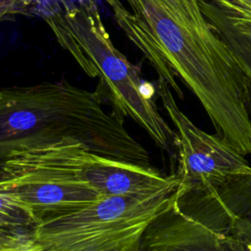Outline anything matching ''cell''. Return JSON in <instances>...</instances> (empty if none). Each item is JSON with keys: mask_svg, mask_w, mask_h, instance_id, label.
<instances>
[{"mask_svg": "<svg viewBox=\"0 0 251 251\" xmlns=\"http://www.w3.org/2000/svg\"><path fill=\"white\" fill-rule=\"evenodd\" d=\"M227 24L251 39V2L242 0H209Z\"/></svg>", "mask_w": 251, "mask_h": 251, "instance_id": "12", "label": "cell"}, {"mask_svg": "<svg viewBox=\"0 0 251 251\" xmlns=\"http://www.w3.org/2000/svg\"><path fill=\"white\" fill-rule=\"evenodd\" d=\"M138 251H248L233 236L192 220L175 207L158 216L145 230Z\"/></svg>", "mask_w": 251, "mask_h": 251, "instance_id": "9", "label": "cell"}, {"mask_svg": "<svg viewBox=\"0 0 251 251\" xmlns=\"http://www.w3.org/2000/svg\"><path fill=\"white\" fill-rule=\"evenodd\" d=\"M0 17H1V16H0Z\"/></svg>", "mask_w": 251, "mask_h": 251, "instance_id": "16", "label": "cell"}, {"mask_svg": "<svg viewBox=\"0 0 251 251\" xmlns=\"http://www.w3.org/2000/svg\"><path fill=\"white\" fill-rule=\"evenodd\" d=\"M127 38L179 97L177 76L216 134L251 155V114L243 75L198 0H104Z\"/></svg>", "mask_w": 251, "mask_h": 251, "instance_id": "1", "label": "cell"}, {"mask_svg": "<svg viewBox=\"0 0 251 251\" xmlns=\"http://www.w3.org/2000/svg\"><path fill=\"white\" fill-rule=\"evenodd\" d=\"M38 219L18 197L0 186V234L32 238Z\"/></svg>", "mask_w": 251, "mask_h": 251, "instance_id": "11", "label": "cell"}, {"mask_svg": "<svg viewBox=\"0 0 251 251\" xmlns=\"http://www.w3.org/2000/svg\"><path fill=\"white\" fill-rule=\"evenodd\" d=\"M177 184L96 202L39 223L38 251H138L151 223L174 205Z\"/></svg>", "mask_w": 251, "mask_h": 251, "instance_id": "4", "label": "cell"}, {"mask_svg": "<svg viewBox=\"0 0 251 251\" xmlns=\"http://www.w3.org/2000/svg\"><path fill=\"white\" fill-rule=\"evenodd\" d=\"M156 92L175 127L177 192L212 188L251 173L245 155L218 134L199 128L179 109L164 79L158 78Z\"/></svg>", "mask_w": 251, "mask_h": 251, "instance_id": "6", "label": "cell"}, {"mask_svg": "<svg viewBox=\"0 0 251 251\" xmlns=\"http://www.w3.org/2000/svg\"><path fill=\"white\" fill-rule=\"evenodd\" d=\"M198 3L204 17L213 30L225 42L243 75L251 114V39L233 29L209 0H198Z\"/></svg>", "mask_w": 251, "mask_h": 251, "instance_id": "10", "label": "cell"}, {"mask_svg": "<svg viewBox=\"0 0 251 251\" xmlns=\"http://www.w3.org/2000/svg\"><path fill=\"white\" fill-rule=\"evenodd\" d=\"M103 98L67 80L0 89V159L10 151L72 138L90 151L151 166L148 151Z\"/></svg>", "mask_w": 251, "mask_h": 251, "instance_id": "2", "label": "cell"}, {"mask_svg": "<svg viewBox=\"0 0 251 251\" xmlns=\"http://www.w3.org/2000/svg\"><path fill=\"white\" fill-rule=\"evenodd\" d=\"M2 160L87 186L102 196L149 193L178 183L176 173L167 176L152 166L101 155L72 138L17 148Z\"/></svg>", "mask_w": 251, "mask_h": 251, "instance_id": "5", "label": "cell"}, {"mask_svg": "<svg viewBox=\"0 0 251 251\" xmlns=\"http://www.w3.org/2000/svg\"><path fill=\"white\" fill-rule=\"evenodd\" d=\"M175 207L214 230L251 244V173L204 190L176 191Z\"/></svg>", "mask_w": 251, "mask_h": 251, "instance_id": "7", "label": "cell"}, {"mask_svg": "<svg viewBox=\"0 0 251 251\" xmlns=\"http://www.w3.org/2000/svg\"><path fill=\"white\" fill-rule=\"evenodd\" d=\"M32 238L0 234V251H37Z\"/></svg>", "mask_w": 251, "mask_h": 251, "instance_id": "13", "label": "cell"}, {"mask_svg": "<svg viewBox=\"0 0 251 251\" xmlns=\"http://www.w3.org/2000/svg\"><path fill=\"white\" fill-rule=\"evenodd\" d=\"M37 251H38V250H37Z\"/></svg>", "mask_w": 251, "mask_h": 251, "instance_id": "15", "label": "cell"}, {"mask_svg": "<svg viewBox=\"0 0 251 251\" xmlns=\"http://www.w3.org/2000/svg\"><path fill=\"white\" fill-rule=\"evenodd\" d=\"M0 186L23 201L39 223L85 207L103 197L87 186L61 181L4 160L0 161Z\"/></svg>", "mask_w": 251, "mask_h": 251, "instance_id": "8", "label": "cell"}, {"mask_svg": "<svg viewBox=\"0 0 251 251\" xmlns=\"http://www.w3.org/2000/svg\"><path fill=\"white\" fill-rule=\"evenodd\" d=\"M247 250H248V251H251V244H248V245H247Z\"/></svg>", "mask_w": 251, "mask_h": 251, "instance_id": "14", "label": "cell"}, {"mask_svg": "<svg viewBox=\"0 0 251 251\" xmlns=\"http://www.w3.org/2000/svg\"><path fill=\"white\" fill-rule=\"evenodd\" d=\"M60 45L90 77H98L96 91L124 120L132 119L155 144L171 151L176 132L153 100L156 87L143 81L140 71L118 50L93 0L56 5L43 15Z\"/></svg>", "mask_w": 251, "mask_h": 251, "instance_id": "3", "label": "cell"}]
</instances>
